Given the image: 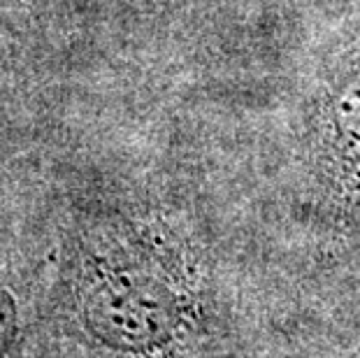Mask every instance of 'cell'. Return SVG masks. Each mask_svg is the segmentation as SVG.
Listing matches in <instances>:
<instances>
[{
    "label": "cell",
    "instance_id": "cell-2",
    "mask_svg": "<svg viewBox=\"0 0 360 358\" xmlns=\"http://www.w3.org/2000/svg\"><path fill=\"white\" fill-rule=\"evenodd\" d=\"M21 345V309L14 293L0 281V358H14Z\"/></svg>",
    "mask_w": 360,
    "mask_h": 358
},
{
    "label": "cell",
    "instance_id": "cell-1",
    "mask_svg": "<svg viewBox=\"0 0 360 358\" xmlns=\"http://www.w3.org/2000/svg\"><path fill=\"white\" fill-rule=\"evenodd\" d=\"M75 312L94 345L151 358L188 328L193 302L179 270L147 238L107 235L77 265Z\"/></svg>",
    "mask_w": 360,
    "mask_h": 358
}]
</instances>
